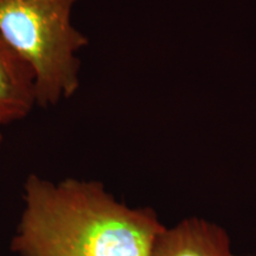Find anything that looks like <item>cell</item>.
Returning <instances> with one entry per match:
<instances>
[{"instance_id": "1", "label": "cell", "mask_w": 256, "mask_h": 256, "mask_svg": "<svg viewBox=\"0 0 256 256\" xmlns=\"http://www.w3.org/2000/svg\"><path fill=\"white\" fill-rule=\"evenodd\" d=\"M11 248L19 256H151L165 228L150 208L120 203L94 180L30 174Z\"/></svg>"}, {"instance_id": "4", "label": "cell", "mask_w": 256, "mask_h": 256, "mask_svg": "<svg viewBox=\"0 0 256 256\" xmlns=\"http://www.w3.org/2000/svg\"><path fill=\"white\" fill-rule=\"evenodd\" d=\"M151 256H234L229 238L220 226L203 220H185L164 228L156 238Z\"/></svg>"}, {"instance_id": "5", "label": "cell", "mask_w": 256, "mask_h": 256, "mask_svg": "<svg viewBox=\"0 0 256 256\" xmlns=\"http://www.w3.org/2000/svg\"><path fill=\"white\" fill-rule=\"evenodd\" d=\"M2 140H4V136H2V128H0V146H2Z\"/></svg>"}, {"instance_id": "2", "label": "cell", "mask_w": 256, "mask_h": 256, "mask_svg": "<svg viewBox=\"0 0 256 256\" xmlns=\"http://www.w3.org/2000/svg\"><path fill=\"white\" fill-rule=\"evenodd\" d=\"M78 0H0V38L30 66L38 107L72 98L80 88L78 52L88 46L72 23Z\"/></svg>"}, {"instance_id": "3", "label": "cell", "mask_w": 256, "mask_h": 256, "mask_svg": "<svg viewBox=\"0 0 256 256\" xmlns=\"http://www.w3.org/2000/svg\"><path fill=\"white\" fill-rule=\"evenodd\" d=\"M36 107L34 72L0 38V128L25 119Z\"/></svg>"}]
</instances>
